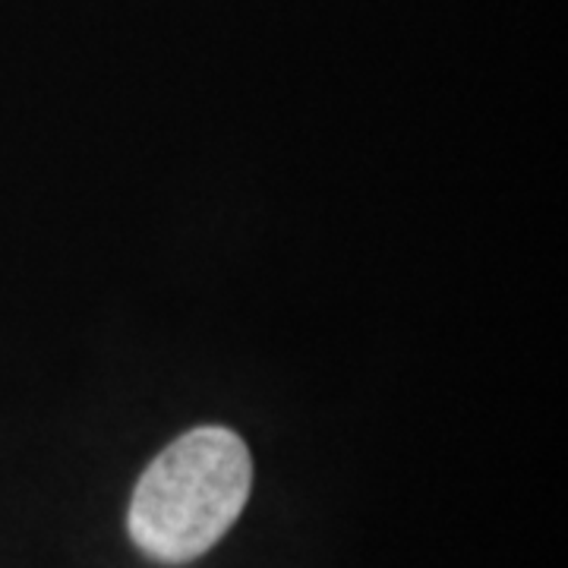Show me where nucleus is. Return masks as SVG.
<instances>
[{"label": "nucleus", "mask_w": 568, "mask_h": 568, "mask_svg": "<svg viewBox=\"0 0 568 568\" xmlns=\"http://www.w3.org/2000/svg\"><path fill=\"white\" fill-rule=\"evenodd\" d=\"M250 487L253 462L244 439L227 426H196L145 467L126 530L155 562H193L234 528Z\"/></svg>", "instance_id": "nucleus-1"}]
</instances>
